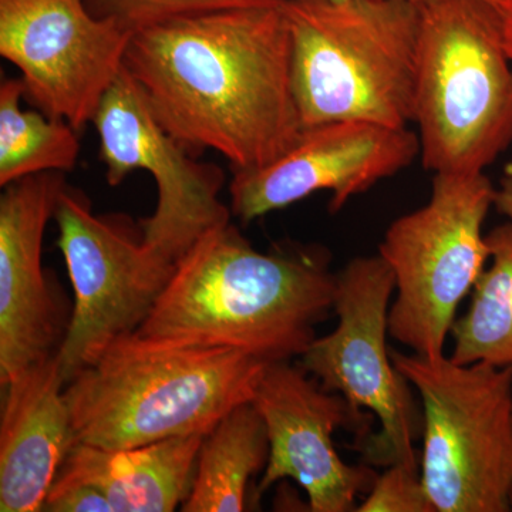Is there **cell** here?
<instances>
[{"label":"cell","mask_w":512,"mask_h":512,"mask_svg":"<svg viewBox=\"0 0 512 512\" xmlns=\"http://www.w3.org/2000/svg\"><path fill=\"white\" fill-rule=\"evenodd\" d=\"M303 127L414 120L420 10L410 0H285Z\"/></svg>","instance_id":"cell-4"},{"label":"cell","mask_w":512,"mask_h":512,"mask_svg":"<svg viewBox=\"0 0 512 512\" xmlns=\"http://www.w3.org/2000/svg\"><path fill=\"white\" fill-rule=\"evenodd\" d=\"M56 353L3 384L0 511L39 512L73 446Z\"/></svg>","instance_id":"cell-15"},{"label":"cell","mask_w":512,"mask_h":512,"mask_svg":"<svg viewBox=\"0 0 512 512\" xmlns=\"http://www.w3.org/2000/svg\"><path fill=\"white\" fill-rule=\"evenodd\" d=\"M205 434L128 450L73 443L55 481L92 487L113 512H171L190 495Z\"/></svg>","instance_id":"cell-16"},{"label":"cell","mask_w":512,"mask_h":512,"mask_svg":"<svg viewBox=\"0 0 512 512\" xmlns=\"http://www.w3.org/2000/svg\"><path fill=\"white\" fill-rule=\"evenodd\" d=\"M42 511L113 512L107 498L94 488L60 481H53Z\"/></svg>","instance_id":"cell-22"},{"label":"cell","mask_w":512,"mask_h":512,"mask_svg":"<svg viewBox=\"0 0 512 512\" xmlns=\"http://www.w3.org/2000/svg\"><path fill=\"white\" fill-rule=\"evenodd\" d=\"M357 512H437L431 503L420 470L393 464L377 476L372 490L356 507Z\"/></svg>","instance_id":"cell-21"},{"label":"cell","mask_w":512,"mask_h":512,"mask_svg":"<svg viewBox=\"0 0 512 512\" xmlns=\"http://www.w3.org/2000/svg\"><path fill=\"white\" fill-rule=\"evenodd\" d=\"M266 363L227 348L114 340L64 387L74 443L128 450L208 433L252 402Z\"/></svg>","instance_id":"cell-3"},{"label":"cell","mask_w":512,"mask_h":512,"mask_svg":"<svg viewBox=\"0 0 512 512\" xmlns=\"http://www.w3.org/2000/svg\"><path fill=\"white\" fill-rule=\"evenodd\" d=\"M420 396V474L437 512H510L512 367L390 350Z\"/></svg>","instance_id":"cell-6"},{"label":"cell","mask_w":512,"mask_h":512,"mask_svg":"<svg viewBox=\"0 0 512 512\" xmlns=\"http://www.w3.org/2000/svg\"><path fill=\"white\" fill-rule=\"evenodd\" d=\"M285 0H84L96 18L113 20L128 32L170 20L237 8L281 6Z\"/></svg>","instance_id":"cell-20"},{"label":"cell","mask_w":512,"mask_h":512,"mask_svg":"<svg viewBox=\"0 0 512 512\" xmlns=\"http://www.w3.org/2000/svg\"><path fill=\"white\" fill-rule=\"evenodd\" d=\"M131 36L84 0H0V55L22 73L25 99L77 131L120 76Z\"/></svg>","instance_id":"cell-11"},{"label":"cell","mask_w":512,"mask_h":512,"mask_svg":"<svg viewBox=\"0 0 512 512\" xmlns=\"http://www.w3.org/2000/svg\"><path fill=\"white\" fill-rule=\"evenodd\" d=\"M124 69L180 146L217 151L234 173L272 163L301 134L281 6L217 10L138 30Z\"/></svg>","instance_id":"cell-1"},{"label":"cell","mask_w":512,"mask_h":512,"mask_svg":"<svg viewBox=\"0 0 512 512\" xmlns=\"http://www.w3.org/2000/svg\"><path fill=\"white\" fill-rule=\"evenodd\" d=\"M485 239L490 265L471 291L467 312L454 322L448 357L458 365L512 367V220L491 229Z\"/></svg>","instance_id":"cell-18"},{"label":"cell","mask_w":512,"mask_h":512,"mask_svg":"<svg viewBox=\"0 0 512 512\" xmlns=\"http://www.w3.org/2000/svg\"><path fill=\"white\" fill-rule=\"evenodd\" d=\"M335 292L325 251L301 245L256 251L229 221L202 235L175 264L136 333L153 342L289 362L316 339Z\"/></svg>","instance_id":"cell-2"},{"label":"cell","mask_w":512,"mask_h":512,"mask_svg":"<svg viewBox=\"0 0 512 512\" xmlns=\"http://www.w3.org/2000/svg\"><path fill=\"white\" fill-rule=\"evenodd\" d=\"M410 2L419 5V3L427 2V0H410ZM490 2L497 3V5L503 6V8L504 6L512 5V0H490Z\"/></svg>","instance_id":"cell-25"},{"label":"cell","mask_w":512,"mask_h":512,"mask_svg":"<svg viewBox=\"0 0 512 512\" xmlns=\"http://www.w3.org/2000/svg\"><path fill=\"white\" fill-rule=\"evenodd\" d=\"M503 8V6H501ZM505 45L512 60V5L504 6Z\"/></svg>","instance_id":"cell-24"},{"label":"cell","mask_w":512,"mask_h":512,"mask_svg":"<svg viewBox=\"0 0 512 512\" xmlns=\"http://www.w3.org/2000/svg\"><path fill=\"white\" fill-rule=\"evenodd\" d=\"M494 207L508 220H512V161L505 165L500 185L495 191Z\"/></svg>","instance_id":"cell-23"},{"label":"cell","mask_w":512,"mask_h":512,"mask_svg":"<svg viewBox=\"0 0 512 512\" xmlns=\"http://www.w3.org/2000/svg\"><path fill=\"white\" fill-rule=\"evenodd\" d=\"M508 507H510V512H512V490L510 493V500H508Z\"/></svg>","instance_id":"cell-26"},{"label":"cell","mask_w":512,"mask_h":512,"mask_svg":"<svg viewBox=\"0 0 512 512\" xmlns=\"http://www.w3.org/2000/svg\"><path fill=\"white\" fill-rule=\"evenodd\" d=\"M55 220L74 292L72 318L56 356L64 382L92 365L114 340L137 332L174 274L124 222L96 215L82 192L64 188Z\"/></svg>","instance_id":"cell-9"},{"label":"cell","mask_w":512,"mask_h":512,"mask_svg":"<svg viewBox=\"0 0 512 512\" xmlns=\"http://www.w3.org/2000/svg\"><path fill=\"white\" fill-rule=\"evenodd\" d=\"M394 289L392 269L382 256L353 258L336 274L333 311L338 326L313 340L301 366L353 410H367L379 420L377 433L357 439L363 463L420 470L414 441L423 436V410L387 346Z\"/></svg>","instance_id":"cell-8"},{"label":"cell","mask_w":512,"mask_h":512,"mask_svg":"<svg viewBox=\"0 0 512 512\" xmlns=\"http://www.w3.org/2000/svg\"><path fill=\"white\" fill-rule=\"evenodd\" d=\"M335 2H346V0H335Z\"/></svg>","instance_id":"cell-27"},{"label":"cell","mask_w":512,"mask_h":512,"mask_svg":"<svg viewBox=\"0 0 512 512\" xmlns=\"http://www.w3.org/2000/svg\"><path fill=\"white\" fill-rule=\"evenodd\" d=\"M92 123L111 187L137 170L156 180V211L140 222L141 239L148 248L177 264L202 235L231 221V208L220 200L224 171L215 164L198 163L157 123L124 67Z\"/></svg>","instance_id":"cell-10"},{"label":"cell","mask_w":512,"mask_h":512,"mask_svg":"<svg viewBox=\"0 0 512 512\" xmlns=\"http://www.w3.org/2000/svg\"><path fill=\"white\" fill-rule=\"evenodd\" d=\"M420 154L409 127L367 121H332L303 127L282 156L265 167L234 173L231 212L244 224L329 191V212L399 174Z\"/></svg>","instance_id":"cell-13"},{"label":"cell","mask_w":512,"mask_h":512,"mask_svg":"<svg viewBox=\"0 0 512 512\" xmlns=\"http://www.w3.org/2000/svg\"><path fill=\"white\" fill-rule=\"evenodd\" d=\"M64 173L6 185L0 198V384L57 352L59 305L43 271L47 222L67 187Z\"/></svg>","instance_id":"cell-14"},{"label":"cell","mask_w":512,"mask_h":512,"mask_svg":"<svg viewBox=\"0 0 512 512\" xmlns=\"http://www.w3.org/2000/svg\"><path fill=\"white\" fill-rule=\"evenodd\" d=\"M308 375L291 362L266 363L262 370L252 404L265 421L269 458L256 495L291 478L308 495L309 510L356 511L357 497L372 490L379 474L369 464L346 463L333 434L345 427L365 436V414Z\"/></svg>","instance_id":"cell-12"},{"label":"cell","mask_w":512,"mask_h":512,"mask_svg":"<svg viewBox=\"0 0 512 512\" xmlns=\"http://www.w3.org/2000/svg\"><path fill=\"white\" fill-rule=\"evenodd\" d=\"M414 123L434 174L484 173L512 143V60L490 0L419 3Z\"/></svg>","instance_id":"cell-5"},{"label":"cell","mask_w":512,"mask_h":512,"mask_svg":"<svg viewBox=\"0 0 512 512\" xmlns=\"http://www.w3.org/2000/svg\"><path fill=\"white\" fill-rule=\"evenodd\" d=\"M22 79L0 84V185L40 173H67L76 167L80 143L67 121L42 111H25Z\"/></svg>","instance_id":"cell-19"},{"label":"cell","mask_w":512,"mask_h":512,"mask_svg":"<svg viewBox=\"0 0 512 512\" xmlns=\"http://www.w3.org/2000/svg\"><path fill=\"white\" fill-rule=\"evenodd\" d=\"M269 458L265 421L252 402L228 413L204 437L184 512L247 510L252 478L264 473Z\"/></svg>","instance_id":"cell-17"},{"label":"cell","mask_w":512,"mask_h":512,"mask_svg":"<svg viewBox=\"0 0 512 512\" xmlns=\"http://www.w3.org/2000/svg\"><path fill=\"white\" fill-rule=\"evenodd\" d=\"M495 191L484 173L434 174L429 202L393 221L380 242L396 282L389 335L416 355L444 356L458 306L490 261L483 227Z\"/></svg>","instance_id":"cell-7"}]
</instances>
